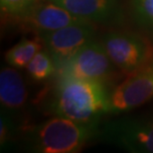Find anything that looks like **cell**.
<instances>
[{
    "instance_id": "10",
    "label": "cell",
    "mask_w": 153,
    "mask_h": 153,
    "mask_svg": "<svg viewBox=\"0 0 153 153\" xmlns=\"http://www.w3.org/2000/svg\"><path fill=\"white\" fill-rule=\"evenodd\" d=\"M27 88L23 76L13 67L0 72V102L3 114L13 117L19 114L27 102Z\"/></svg>"
},
{
    "instance_id": "11",
    "label": "cell",
    "mask_w": 153,
    "mask_h": 153,
    "mask_svg": "<svg viewBox=\"0 0 153 153\" xmlns=\"http://www.w3.org/2000/svg\"><path fill=\"white\" fill-rule=\"evenodd\" d=\"M40 50H42V43L40 41L23 38L6 53L5 60L13 68H26Z\"/></svg>"
},
{
    "instance_id": "1",
    "label": "cell",
    "mask_w": 153,
    "mask_h": 153,
    "mask_svg": "<svg viewBox=\"0 0 153 153\" xmlns=\"http://www.w3.org/2000/svg\"><path fill=\"white\" fill-rule=\"evenodd\" d=\"M103 85L93 79L60 76L49 111L78 122L97 123L102 114L111 111L109 94Z\"/></svg>"
},
{
    "instance_id": "5",
    "label": "cell",
    "mask_w": 153,
    "mask_h": 153,
    "mask_svg": "<svg viewBox=\"0 0 153 153\" xmlns=\"http://www.w3.org/2000/svg\"><path fill=\"white\" fill-rule=\"evenodd\" d=\"M94 27L90 21L71 24L56 31L39 34L56 62L57 69L68 61L79 48L94 39Z\"/></svg>"
},
{
    "instance_id": "13",
    "label": "cell",
    "mask_w": 153,
    "mask_h": 153,
    "mask_svg": "<svg viewBox=\"0 0 153 153\" xmlns=\"http://www.w3.org/2000/svg\"><path fill=\"white\" fill-rule=\"evenodd\" d=\"M130 6L138 26L153 35V0H130Z\"/></svg>"
},
{
    "instance_id": "4",
    "label": "cell",
    "mask_w": 153,
    "mask_h": 153,
    "mask_svg": "<svg viewBox=\"0 0 153 153\" xmlns=\"http://www.w3.org/2000/svg\"><path fill=\"white\" fill-rule=\"evenodd\" d=\"M114 64L108 57L102 41L91 40L79 49L59 70L60 76H71L105 82L114 72Z\"/></svg>"
},
{
    "instance_id": "6",
    "label": "cell",
    "mask_w": 153,
    "mask_h": 153,
    "mask_svg": "<svg viewBox=\"0 0 153 153\" xmlns=\"http://www.w3.org/2000/svg\"><path fill=\"white\" fill-rule=\"evenodd\" d=\"M153 99V60L147 66L128 76L109 94L111 112H123Z\"/></svg>"
},
{
    "instance_id": "8",
    "label": "cell",
    "mask_w": 153,
    "mask_h": 153,
    "mask_svg": "<svg viewBox=\"0 0 153 153\" xmlns=\"http://www.w3.org/2000/svg\"><path fill=\"white\" fill-rule=\"evenodd\" d=\"M16 21L25 28L37 32L39 35L87 20L75 16L69 10L55 2L39 0L27 13Z\"/></svg>"
},
{
    "instance_id": "9",
    "label": "cell",
    "mask_w": 153,
    "mask_h": 153,
    "mask_svg": "<svg viewBox=\"0 0 153 153\" xmlns=\"http://www.w3.org/2000/svg\"><path fill=\"white\" fill-rule=\"evenodd\" d=\"M57 4L90 22L108 24L117 20L121 15L119 0H61Z\"/></svg>"
},
{
    "instance_id": "7",
    "label": "cell",
    "mask_w": 153,
    "mask_h": 153,
    "mask_svg": "<svg viewBox=\"0 0 153 153\" xmlns=\"http://www.w3.org/2000/svg\"><path fill=\"white\" fill-rule=\"evenodd\" d=\"M108 139L130 152L153 153V114L111 123Z\"/></svg>"
},
{
    "instance_id": "14",
    "label": "cell",
    "mask_w": 153,
    "mask_h": 153,
    "mask_svg": "<svg viewBox=\"0 0 153 153\" xmlns=\"http://www.w3.org/2000/svg\"><path fill=\"white\" fill-rule=\"evenodd\" d=\"M39 0H0L1 12L16 21L27 13Z\"/></svg>"
},
{
    "instance_id": "2",
    "label": "cell",
    "mask_w": 153,
    "mask_h": 153,
    "mask_svg": "<svg viewBox=\"0 0 153 153\" xmlns=\"http://www.w3.org/2000/svg\"><path fill=\"white\" fill-rule=\"evenodd\" d=\"M96 125L56 116L32 128L27 133L26 142L34 152H78L94 134Z\"/></svg>"
},
{
    "instance_id": "12",
    "label": "cell",
    "mask_w": 153,
    "mask_h": 153,
    "mask_svg": "<svg viewBox=\"0 0 153 153\" xmlns=\"http://www.w3.org/2000/svg\"><path fill=\"white\" fill-rule=\"evenodd\" d=\"M26 70L35 81H44L54 74L57 70V65L48 50H40L27 65Z\"/></svg>"
},
{
    "instance_id": "15",
    "label": "cell",
    "mask_w": 153,
    "mask_h": 153,
    "mask_svg": "<svg viewBox=\"0 0 153 153\" xmlns=\"http://www.w3.org/2000/svg\"><path fill=\"white\" fill-rule=\"evenodd\" d=\"M48 1H52V2L58 3V2H60V1H61V0H48Z\"/></svg>"
},
{
    "instance_id": "3",
    "label": "cell",
    "mask_w": 153,
    "mask_h": 153,
    "mask_svg": "<svg viewBox=\"0 0 153 153\" xmlns=\"http://www.w3.org/2000/svg\"><path fill=\"white\" fill-rule=\"evenodd\" d=\"M102 43L111 62L126 76L138 72L153 60L152 46L133 33L108 32Z\"/></svg>"
}]
</instances>
